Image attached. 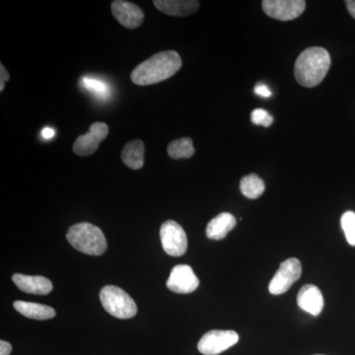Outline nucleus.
<instances>
[{
  "mask_svg": "<svg viewBox=\"0 0 355 355\" xmlns=\"http://www.w3.org/2000/svg\"><path fill=\"white\" fill-rule=\"evenodd\" d=\"M100 300L104 309L118 319H130L137 315V307L135 300L120 287H103L100 292Z\"/></svg>",
  "mask_w": 355,
  "mask_h": 355,
  "instance_id": "4",
  "label": "nucleus"
},
{
  "mask_svg": "<svg viewBox=\"0 0 355 355\" xmlns=\"http://www.w3.org/2000/svg\"><path fill=\"white\" fill-rule=\"evenodd\" d=\"M200 286V280L188 265H178L173 268L167 280V287L175 293H191Z\"/></svg>",
  "mask_w": 355,
  "mask_h": 355,
  "instance_id": "9",
  "label": "nucleus"
},
{
  "mask_svg": "<svg viewBox=\"0 0 355 355\" xmlns=\"http://www.w3.org/2000/svg\"><path fill=\"white\" fill-rule=\"evenodd\" d=\"M331 67V55L326 49L312 46L300 53L294 67V76L301 86L312 88L324 80Z\"/></svg>",
  "mask_w": 355,
  "mask_h": 355,
  "instance_id": "2",
  "label": "nucleus"
},
{
  "mask_svg": "<svg viewBox=\"0 0 355 355\" xmlns=\"http://www.w3.org/2000/svg\"><path fill=\"white\" fill-rule=\"evenodd\" d=\"M297 304L305 312L318 316L324 308L323 294L316 286L306 284L299 291Z\"/></svg>",
  "mask_w": 355,
  "mask_h": 355,
  "instance_id": "12",
  "label": "nucleus"
},
{
  "mask_svg": "<svg viewBox=\"0 0 355 355\" xmlns=\"http://www.w3.org/2000/svg\"><path fill=\"white\" fill-rule=\"evenodd\" d=\"M112 13L128 29L139 28L144 20V11L139 6L123 0H116L112 3Z\"/></svg>",
  "mask_w": 355,
  "mask_h": 355,
  "instance_id": "11",
  "label": "nucleus"
},
{
  "mask_svg": "<svg viewBox=\"0 0 355 355\" xmlns=\"http://www.w3.org/2000/svg\"><path fill=\"white\" fill-rule=\"evenodd\" d=\"M236 218L228 212H222L209 221L207 227V238L216 241H220L235 228Z\"/></svg>",
  "mask_w": 355,
  "mask_h": 355,
  "instance_id": "15",
  "label": "nucleus"
},
{
  "mask_svg": "<svg viewBox=\"0 0 355 355\" xmlns=\"http://www.w3.org/2000/svg\"><path fill=\"white\" fill-rule=\"evenodd\" d=\"M254 93L263 98H270L272 96V91L265 83H258L254 86Z\"/></svg>",
  "mask_w": 355,
  "mask_h": 355,
  "instance_id": "23",
  "label": "nucleus"
},
{
  "mask_svg": "<svg viewBox=\"0 0 355 355\" xmlns=\"http://www.w3.org/2000/svg\"><path fill=\"white\" fill-rule=\"evenodd\" d=\"M146 147L141 140L128 142L121 151V160L132 170H139L144 165Z\"/></svg>",
  "mask_w": 355,
  "mask_h": 355,
  "instance_id": "17",
  "label": "nucleus"
},
{
  "mask_svg": "<svg viewBox=\"0 0 355 355\" xmlns=\"http://www.w3.org/2000/svg\"><path fill=\"white\" fill-rule=\"evenodd\" d=\"M239 340V336L234 331L214 330L205 334L198 342V349L205 355H217L230 349Z\"/></svg>",
  "mask_w": 355,
  "mask_h": 355,
  "instance_id": "6",
  "label": "nucleus"
},
{
  "mask_svg": "<svg viewBox=\"0 0 355 355\" xmlns=\"http://www.w3.org/2000/svg\"><path fill=\"white\" fill-rule=\"evenodd\" d=\"M12 280L16 286L26 293L46 295L53 291V286L51 280L44 277H40V275L32 277V275L15 273L12 277Z\"/></svg>",
  "mask_w": 355,
  "mask_h": 355,
  "instance_id": "13",
  "label": "nucleus"
},
{
  "mask_svg": "<svg viewBox=\"0 0 355 355\" xmlns=\"http://www.w3.org/2000/svg\"><path fill=\"white\" fill-rule=\"evenodd\" d=\"M153 3L161 12L178 17L191 15L200 7V2L196 0H155Z\"/></svg>",
  "mask_w": 355,
  "mask_h": 355,
  "instance_id": "14",
  "label": "nucleus"
},
{
  "mask_svg": "<svg viewBox=\"0 0 355 355\" xmlns=\"http://www.w3.org/2000/svg\"><path fill=\"white\" fill-rule=\"evenodd\" d=\"M240 190L245 197L250 200H256L263 195L266 190V184L256 174H250L242 178L240 182Z\"/></svg>",
  "mask_w": 355,
  "mask_h": 355,
  "instance_id": "18",
  "label": "nucleus"
},
{
  "mask_svg": "<svg viewBox=\"0 0 355 355\" xmlns=\"http://www.w3.org/2000/svg\"><path fill=\"white\" fill-rule=\"evenodd\" d=\"M81 85L89 91V92L94 94L96 97L100 99H106L111 93L110 86L101 79L96 78L93 76H84L81 78Z\"/></svg>",
  "mask_w": 355,
  "mask_h": 355,
  "instance_id": "20",
  "label": "nucleus"
},
{
  "mask_svg": "<svg viewBox=\"0 0 355 355\" xmlns=\"http://www.w3.org/2000/svg\"><path fill=\"white\" fill-rule=\"evenodd\" d=\"M316 355H323V354H316Z\"/></svg>",
  "mask_w": 355,
  "mask_h": 355,
  "instance_id": "28",
  "label": "nucleus"
},
{
  "mask_svg": "<svg viewBox=\"0 0 355 355\" xmlns=\"http://www.w3.org/2000/svg\"><path fill=\"white\" fill-rule=\"evenodd\" d=\"M342 227L345 231L347 242L352 246H355V214L354 211H347L343 214Z\"/></svg>",
  "mask_w": 355,
  "mask_h": 355,
  "instance_id": "21",
  "label": "nucleus"
},
{
  "mask_svg": "<svg viewBox=\"0 0 355 355\" xmlns=\"http://www.w3.org/2000/svg\"><path fill=\"white\" fill-rule=\"evenodd\" d=\"M266 15L279 21L296 19L304 12V0H263L261 2Z\"/></svg>",
  "mask_w": 355,
  "mask_h": 355,
  "instance_id": "8",
  "label": "nucleus"
},
{
  "mask_svg": "<svg viewBox=\"0 0 355 355\" xmlns=\"http://www.w3.org/2000/svg\"><path fill=\"white\" fill-rule=\"evenodd\" d=\"M167 151L173 159L191 158L195 154V147L190 137H184L172 141Z\"/></svg>",
  "mask_w": 355,
  "mask_h": 355,
  "instance_id": "19",
  "label": "nucleus"
},
{
  "mask_svg": "<svg viewBox=\"0 0 355 355\" xmlns=\"http://www.w3.org/2000/svg\"><path fill=\"white\" fill-rule=\"evenodd\" d=\"M67 238L74 249L90 256H101L108 246L101 229L87 222L72 225L67 231Z\"/></svg>",
  "mask_w": 355,
  "mask_h": 355,
  "instance_id": "3",
  "label": "nucleus"
},
{
  "mask_svg": "<svg viewBox=\"0 0 355 355\" xmlns=\"http://www.w3.org/2000/svg\"><path fill=\"white\" fill-rule=\"evenodd\" d=\"M109 128L104 123H94L90 127L89 132L80 135L74 142L73 151L79 156H89L97 150L98 146L106 139Z\"/></svg>",
  "mask_w": 355,
  "mask_h": 355,
  "instance_id": "10",
  "label": "nucleus"
},
{
  "mask_svg": "<svg viewBox=\"0 0 355 355\" xmlns=\"http://www.w3.org/2000/svg\"><path fill=\"white\" fill-rule=\"evenodd\" d=\"M10 78L8 71H7L3 64H0V91H3L6 87V83L8 79Z\"/></svg>",
  "mask_w": 355,
  "mask_h": 355,
  "instance_id": "24",
  "label": "nucleus"
},
{
  "mask_svg": "<svg viewBox=\"0 0 355 355\" xmlns=\"http://www.w3.org/2000/svg\"><path fill=\"white\" fill-rule=\"evenodd\" d=\"M181 67V57L177 51H160L137 65L130 77L137 85H153L171 78Z\"/></svg>",
  "mask_w": 355,
  "mask_h": 355,
  "instance_id": "1",
  "label": "nucleus"
},
{
  "mask_svg": "<svg viewBox=\"0 0 355 355\" xmlns=\"http://www.w3.org/2000/svg\"><path fill=\"white\" fill-rule=\"evenodd\" d=\"M302 273V266L298 259H287L280 263L279 270L270 282L268 291L273 295H280L286 293L294 282L300 279Z\"/></svg>",
  "mask_w": 355,
  "mask_h": 355,
  "instance_id": "7",
  "label": "nucleus"
},
{
  "mask_svg": "<svg viewBox=\"0 0 355 355\" xmlns=\"http://www.w3.org/2000/svg\"><path fill=\"white\" fill-rule=\"evenodd\" d=\"M12 350V345L10 343L1 340L0 342V355H9Z\"/></svg>",
  "mask_w": 355,
  "mask_h": 355,
  "instance_id": "25",
  "label": "nucleus"
},
{
  "mask_svg": "<svg viewBox=\"0 0 355 355\" xmlns=\"http://www.w3.org/2000/svg\"><path fill=\"white\" fill-rule=\"evenodd\" d=\"M252 123L257 125H263V127L268 128L272 125L273 119L266 110L256 109L251 114Z\"/></svg>",
  "mask_w": 355,
  "mask_h": 355,
  "instance_id": "22",
  "label": "nucleus"
},
{
  "mask_svg": "<svg viewBox=\"0 0 355 355\" xmlns=\"http://www.w3.org/2000/svg\"><path fill=\"white\" fill-rule=\"evenodd\" d=\"M161 243L166 253L171 257H182L188 249V238L183 227L174 220H168L161 225Z\"/></svg>",
  "mask_w": 355,
  "mask_h": 355,
  "instance_id": "5",
  "label": "nucleus"
},
{
  "mask_svg": "<svg viewBox=\"0 0 355 355\" xmlns=\"http://www.w3.org/2000/svg\"><path fill=\"white\" fill-rule=\"evenodd\" d=\"M13 306L14 309L29 319L44 321V320L51 319L55 316V309L48 305L26 302V301H15Z\"/></svg>",
  "mask_w": 355,
  "mask_h": 355,
  "instance_id": "16",
  "label": "nucleus"
},
{
  "mask_svg": "<svg viewBox=\"0 0 355 355\" xmlns=\"http://www.w3.org/2000/svg\"><path fill=\"white\" fill-rule=\"evenodd\" d=\"M345 6H347L350 15L355 19V0H347V1H345Z\"/></svg>",
  "mask_w": 355,
  "mask_h": 355,
  "instance_id": "26",
  "label": "nucleus"
},
{
  "mask_svg": "<svg viewBox=\"0 0 355 355\" xmlns=\"http://www.w3.org/2000/svg\"><path fill=\"white\" fill-rule=\"evenodd\" d=\"M42 135H43V137L46 139H50L51 137L55 135V130H53V128H44L43 132H42Z\"/></svg>",
  "mask_w": 355,
  "mask_h": 355,
  "instance_id": "27",
  "label": "nucleus"
}]
</instances>
